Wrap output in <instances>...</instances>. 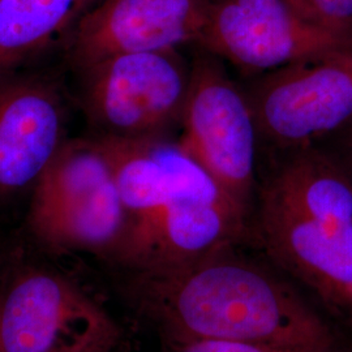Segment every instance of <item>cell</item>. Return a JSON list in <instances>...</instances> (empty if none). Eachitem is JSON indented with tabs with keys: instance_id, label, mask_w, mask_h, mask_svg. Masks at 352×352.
Instances as JSON below:
<instances>
[{
	"instance_id": "obj_1",
	"label": "cell",
	"mask_w": 352,
	"mask_h": 352,
	"mask_svg": "<svg viewBox=\"0 0 352 352\" xmlns=\"http://www.w3.org/2000/svg\"><path fill=\"white\" fill-rule=\"evenodd\" d=\"M230 245L188 264L129 273L126 294L161 340H214L292 352H352L325 315L266 265Z\"/></svg>"
},
{
	"instance_id": "obj_2",
	"label": "cell",
	"mask_w": 352,
	"mask_h": 352,
	"mask_svg": "<svg viewBox=\"0 0 352 352\" xmlns=\"http://www.w3.org/2000/svg\"><path fill=\"white\" fill-rule=\"evenodd\" d=\"M113 173L126 230L113 263L129 273L196 261L251 234V215L179 140H139L118 151Z\"/></svg>"
},
{
	"instance_id": "obj_3",
	"label": "cell",
	"mask_w": 352,
	"mask_h": 352,
	"mask_svg": "<svg viewBox=\"0 0 352 352\" xmlns=\"http://www.w3.org/2000/svg\"><path fill=\"white\" fill-rule=\"evenodd\" d=\"M253 230L270 263L315 296L352 346V179L318 145L280 151Z\"/></svg>"
},
{
	"instance_id": "obj_4",
	"label": "cell",
	"mask_w": 352,
	"mask_h": 352,
	"mask_svg": "<svg viewBox=\"0 0 352 352\" xmlns=\"http://www.w3.org/2000/svg\"><path fill=\"white\" fill-rule=\"evenodd\" d=\"M126 221L98 140L65 141L33 187L26 217L32 236L55 253L87 252L111 260Z\"/></svg>"
},
{
	"instance_id": "obj_5",
	"label": "cell",
	"mask_w": 352,
	"mask_h": 352,
	"mask_svg": "<svg viewBox=\"0 0 352 352\" xmlns=\"http://www.w3.org/2000/svg\"><path fill=\"white\" fill-rule=\"evenodd\" d=\"M180 129L182 146L252 217L258 187L256 120L245 90L205 50L192 60Z\"/></svg>"
},
{
	"instance_id": "obj_6",
	"label": "cell",
	"mask_w": 352,
	"mask_h": 352,
	"mask_svg": "<svg viewBox=\"0 0 352 352\" xmlns=\"http://www.w3.org/2000/svg\"><path fill=\"white\" fill-rule=\"evenodd\" d=\"M84 106L98 136H164L180 126L192 63L177 49L113 55L84 69Z\"/></svg>"
},
{
	"instance_id": "obj_7",
	"label": "cell",
	"mask_w": 352,
	"mask_h": 352,
	"mask_svg": "<svg viewBox=\"0 0 352 352\" xmlns=\"http://www.w3.org/2000/svg\"><path fill=\"white\" fill-rule=\"evenodd\" d=\"M120 338L102 305L49 269L24 267L0 295V352H113Z\"/></svg>"
},
{
	"instance_id": "obj_8",
	"label": "cell",
	"mask_w": 352,
	"mask_h": 352,
	"mask_svg": "<svg viewBox=\"0 0 352 352\" xmlns=\"http://www.w3.org/2000/svg\"><path fill=\"white\" fill-rule=\"evenodd\" d=\"M245 93L260 141L279 153L315 146L352 118V51L266 72Z\"/></svg>"
},
{
	"instance_id": "obj_9",
	"label": "cell",
	"mask_w": 352,
	"mask_h": 352,
	"mask_svg": "<svg viewBox=\"0 0 352 352\" xmlns=\"http://www.w3.org/2000/svg\"><path fill=\"white\" fill-rule=\"evenodd\" d=\"M197 45L250 74L352 51L302 19L289 0H212Z\"/></svg>"
},
{
	"instance_id": "obj_10",
	"label": "cell",
	"mask_w": 352,
	"mask_h": 352,
	"mask_svg": "<svg viewBox=\"0 0 352 352\" xmlns=\"http://www.w3.org/2000/svg\"><path fill=\"white\" fill-rule=\"evenodd\" d=\"M212 0H102L71 36L82 71L113 55L177 49L201 37Z\"/></svg>"
},
{
	"instance_id": "obj_11",
	"label": "cell",
	"mask_w": 352,
	"mask_h": 352,
	"mask_svg": "<svg viewBox=\"0 0 352 352\" xmlns=\"http://www.w3.org/2000/svg\"><path fill=\"white\" fill-rule=\"evenodd\" d=\"M65 109L51 82L0 80V197L34 187L63 146Z\"/></svg>"
},
{
	"instance_id": "obj_12",
	"label": "cell",
	"mask_w": 352,
	"mask_h": 352,
	"mask_svg": "<svg viewBox=\"0 0 352 352\" xmlns=\"http://www.w3.org/2000/svg\"><path fill=\"white\" fill-rule=\"evenodd\" d=\"M102 0H0V80L51 43L72 36Z\"/></svg>"
},
{
	"instance_id": "obj_13",
	"label": "cell",
	"mask_w": 352,
	"mask_h": 352,
	"mask_svg": "<svg viewBox=\"0 0 352 352\" xmlns=\"http://www.w3.org/2000/svg\"><path fill=\"white\" fill-rule=\"evenodd\" d=\"M312 25L352 47V0H289Z\"/></svg>"
},
{
	"instance_id": "obj_14",
	"label": "cell",
	"mask_w": 352,
	"mask_h": 352,
	"mask_svg": "<svg viewBox=\"0 0 352 352\" xmlns=\"http://www.w3.org/2000/svg\"><path fill=\"white\" fill-rule=\"evenodd\" d=\"M162 352H292L264 344L214 340H162Z\"/></svg>"
},
{
	"instance_id": "obj_15",
	"label": "cell",
	"mask_w": 352,
	"mask_h": 352,
	"mask_svg": "<svg viewBox=\"0 0 352 352\" xmlns=\"http://www.w3.org/2000/svg\"><path fill=\"white\" fill-rule=\"evenodd\" d=\"M327 139L330 140L327 146H318L327 151L352 179V118Z\"/></svg>"
},
{
	"instance_id": "obj_16",
	"label": "cell",
	"mask_w": 352,
	"mask_h": 352,
	"mask_svg": "<svg viewBox=\"0 0 352 352\" xmlns=\"http://www.w3.org/2000/svg\"><path fill=\"white\" fill-rule=\"evenodd\" d=\"M0 252H1V248H0Z\"/></svg>"
}]
</instances>
